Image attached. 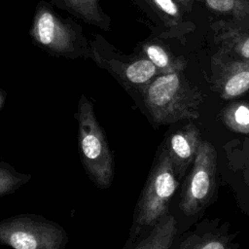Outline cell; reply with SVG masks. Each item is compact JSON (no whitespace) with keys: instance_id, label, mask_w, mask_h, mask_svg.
Masks as SVG:
<instances>
[{"instance_id":"1","label":"cell","mask_w":249,"mask_h":249,"mask_svg":"<svg viewBox=\"0 0 249 249\" xmlns=\"http://www.w3.org/2000/svg\"><path fill=\"white\" fill-rule=\"evenodd\" d=\"M151 120L157 124L196 120L203 97L182 71L155 77L138 94Z\"/></svg>"},{"instance_id":"2","label":"cell","mask_w":249,"mask_h":249,"mask_svg":"<svg viewBox=\"0 0 249 249\" xmlns=\"http://www.w3.org/2000/svg\"><path fill=\"white\" fill-rule=\"evenodd\" d=\"M28 35L32 43L49 55L68 59L89 58V39L84 34L83 27L72 18L61 17L45 0L36 5Z\"/></svg>"},{"instance_id":"3","label":"cell","mask_w":249,"mask_h":249,"mask_svg":"<svg viewBox=\"0 0 249 249\" xmlns=\"http://www.w3.org/2000/svg\"><path fill=\"white\" fill-rule=\"evenodd\" d=\"M75 118L78 122V149L81 163L90 181L99 189H108L115 177V160L106 133L100 125L93 103L81 94Z\"/></svg>"},{"instance_id":"4","label":"cell","mask_w":249,"mask_h":249,"mask_svg":"<svg viewBox=\"0 0 249 249\" xmlns=\"http://www.w3.org/2000/svg\"><path fill=\"white\" fill-rule=\"evenodd\" d=\"M89 47V59L108 72L132 97H137L140 91L160 75L157 67L147 57L138 53H124L101 34L92 35Z\"/></svg>"},{"instance_id":"5","label":"cell","mask_w":249,"mask_h":249,"mask_svg":"<svg viewBox=\"0 0 249 249\" xmlns=\"http://www.w3.org/2000/svg\"><path fill=\"white\" fill-rule=\"evenodd\" d=\"M68 234L58 223L36 214L0 221V244L12 249H65Z\"/></svg>"},{"instance_id":"6","label":"cell","mask_w":249,"mask_h":249,"mask_svg":"<svg viewBox=\"0 0 249 249\" xmlns=\"http://www.w3.org/2000/svg\"><path fill=\"white\" fill-rule=\"evenodd\" d=\"M178 184L173 164L162 149L137 201L132 230L154 227L168 215V205Z\"/></svg>"},{"instance_id":"7","label":"cell","mask_w":249,"mask_h":249,"mask_svg":"<svg viewBox=\"0 0 249 249\" xmlns=\"http://www.w3.org/2000/svg\"><path fill=\"white\" fill-rule=\"evenodd\" d=\"M216 169V150L210 142L202 140L182 188L179 206L184 214L195 215L210 201L215 190Z\"/></svg>"},{"instance_id":"8","label":"cell","mask_w":249,"mask_h":249,"mask_svg":"<svg viewBox=\"0 0 249 249\" xmlns=\"http://www.w3.org/2000/svg\"><path fill=\"white\" fill-rule=\"evenodd\" d=\"M145 16L155 34L160 38H180L195 29L184 18L175 0H130Z\"/></svg>"},{"instance_id":"9","label":"cell","mask_w":249,"mask_h":249,"mask_svg":"<svg viewBox=\"0 0 249 249\" xmlns=\"http://www.w3.org/2000/svg\"><path fill=\"white\" fill-rule=\"evenodd\" d=\"M214 84L224 99H231L249 89V59H231L217 53L212 60Z\"/></svg>"},{"instance_id":"10","label":"cell","mask_w":249,"mask_h":249,"mask_svg":"<svg viewBox=\"0 0 249 249\" xmlns=\"http://www.w3.org/2000/svg\"><path fill=\"white\" fill-rule=\"evenodd\" d=\"M200 132L192 123L175 130L166 140L163 149L166 151L178 179H181L193 163L201 143Z\"/></svg>"},{"instance_id":"11","label":"cell","mask_w":249,"mask_h":249,"mask_svg":"<svg viewBox=\"0 0 249 249\" xmlns=\"http://www.w3.org/2000/svg\"><path fill=\"white\" fill-rule=\"evenodd\" d=\"M218 54L231 59H249V22L220 19L212 24Z\"/></svg>"},{"instance_id":"12","label":"cell","mask_w":249,"mask_h":249,"mask_svg":"<svg viewBox=\"0 0 249 249\" xmlns=\"http://www.w3.org/2000/svg\"><path fill=\"white\" fill-rule=\"evenodd\" d=\"M50 3L89 25L103 31L111 28V18L103 10L100 0H50Z\"/></svg>"},{"instance_id":"13","label":"cell","mask_w":249,"mask_h":249,"mask_svg":"<svg viewBox=\"0 0 249 249\" xmlns=\"http://www.w3.org/2000/svg\"><path fill=\"white\" fill-rule=\"evenodd\" d=\"M135 52L147 57L157 67L160 75L183 71L186 67V62L182 57L175 56L163 44L155 39L140 43L135 48Z\"/></svg>"},{"instance_id":"14","label":"cell","mask_w":249,"mask_h":249,"mask_svg":"<svg viewBox=\"0 0 249 249\" xmlns=\"http://www.w3.org/2000/svg\"><path fill=\"white\" fill-rule=\"evenodd\" d=\"M177 232L175 218L168 214L157 223L151 232L133 249H169Z\"/></svg>"},{"instance_id":"15","label":"cell","mask_w":249,"mask_h":249,"mask_svg":"<svg viewBox=\"0 0 249 249\" xmlns=\"http://www.w3.org/2000/svg\"><path fill=\"white\" fill-rule=\"evenodd\" d=\"M224 124L231 130L249 135V102H233L221 112Z\"/></svg>"},{"instance_id":"16","label":"cell","mask_w":249,"mask_h":249,"mask_svg":"<svg viewBox=\"0 0 249 249\" xmlns=\"http://www.w3.org/2000/svg\"><path fill=\"white\" fill-rule=\"evenodd\" d=\"M213 12L226 19L249 22V0H202Z\"/></svg>"},{"instance_id":"17","label":"cell","mask_w":249,"mask_h":249,"mask_svg":"<svg viewBox=\"0 0 249 249\" xmlns=\"http://www.w3.org/2000/svg\"><path fill=\"white\" fill-rule=\"evenodd\" d=\"M30 179V174L20 173L10 163L0 161V197L16 192Z\"/></svg>"},{"instance_id":"18","label":"cell","mask_w":249,"mask_h":249,"mask_svg":"<svg viewBox=\"0 0 249 249\" xmlns=\"http://www.w3.org/2000/svg\"><path fill=\"white\" fill-rule=\"evenodd\" d=\"M179 249H229V243L225 237L218 235H193L186 238Z\"/></svg>"},{"instance_id":"19","label":"cell","mask_w":249,"mask_h":249,"mask_svg":"<svg viewBox=\"0 0 249 249\" xmlns=\"http://www.w3.org/2000/svg\"><path fill=\"white\" fill-rule=\"evenodd\" d=\"M175 1L178 3L181 9L187 13V12H191L195 8V5L199 3L202 0H175Z\"/></svg>"},{"instance_id":"20","label":"cell","mask_w":249,"mask_h":249,"mask_svg":"<svg viewBox=\"0 0 249 249\" xmlns=\"http://www.w3.org/2000/svg\"><path fill=\"white\" fill-rule=\"evenodd\" d=\"M7 99V92L5 89L0 88V110L4 107Z\"/></svg>"},{"instance_id":"21","label":"cell","mask_w":249,"mask_h":249,"mask_svg":"<svg viewBox=\"0 0 249 249\" xmlns=\"http://www.w3.org/2000/svg\"><path fill=\"white\" fill-rule=\"evenodd\" d=\"M6 1H11V0H6Z\"/></svg>"}]
</instances>
